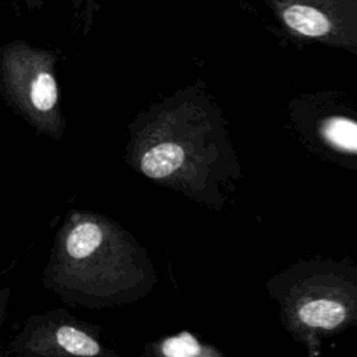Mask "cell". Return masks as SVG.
Here are the masks:
<instances>
[{
    "mask_svg": "<svg viewBox=\"0 0 357 357\" xmlns=\"http://www.w3.org/2000/svg\"><path fill=\"white\" fill-rule=\"evenodd\" d=\"M96 216H79L66 226L57 245L54 278L68 290L99 304L131 291L135 278V243L127 233ZM54 279V280H56Z\"/></svg>",
    "mask_w": 357,
    "mask_h": 357,
    "instance_id": "1",
    "label": "cell"
},
{
    "mask_svg": "<svg viewBox=\"0 0 357 357\" xmlns=\"http://www.w3.org/2000/svg\"><path fill=\"white\" fill-rule=\"evenodd\" d=\"M279 298L289 328L305 339L357 328V266L305 262L286 273Z\"/></svg>",
    "mask_w": 357,
    "mask_h": 357,
    "instance_id": "2",
    "label": "cell"
},
{
    "mask_svg": "<svg viewBox=\"0 0 357 357\" xmlns=\"http://www.w3.org/2000/svg\"><path fill=\"white\" fill-rule=\"evenodd\" d=\"M185 103L159 109L134 142L137 169L151 180L177 188L191 187L190 178L195 177L201 165L209 167L213 146L208 141L213 131L212 121H198L201 113L194 112L192 121L187 123L190 110Z\"/></svg>",
    "mask_w": 357,
    "mask_h": 357,
    "instance_id": "3",
    "label": "cell"
},
{
    "mask_svg": "<svg viewBox=\"0 0 357 357\" xmlns=\"http://www.w3.org/2000/svg\"><path fill=\"white\" fill-rule=\"evenodd\" d=\"M0 73L3 91L13 106L54 135L61 126L56 54L17 39L1 49Z\"/></svg>",
    "mask_w": 357,
    "mask_h": 357,
    "instance_id": "4",
    "label": "cell"
},
{
    "mask_svg": "<svg viewBox=\"0 0 357 357\" xmlns=\"http://www.w3.org/2000/svg\"><path fill=\"white\" fill-rule=\"evenodd\" d=\"M303 120L310 141L339 163L357 170V110L350 102L329 95L314 100Z\"/></svg>",
    "mask_w": 357,
    "mask_h": 357,
    "instance_id": "5",
    "label": "cell"
},
{
    "mask_svg": "<svg viewBox=\"0 0 357 357\" xmlns=\"http://www.w3.org/2000/svg\"><path fill=\"white\" fill-rule=\"evenodd\" d=\"M25 347L35 353H59L74 356H98L102 344L85 329L73 324L49 325L43 333L40 329H32L26 337Z\"/></svg>",
    "mask_w": 357,
    "mask_h": 357,
    "instance_id": "6",
    "label": "cell"
},
{
    "mask_svg": "<svg viewBox=\"0 0 357 357\" xmlns=\"http://www.w3.org/2000/svg\"><path fill=\"white\" fill-rule=\"evenodd\" d=\"M25 10L28 11H38L43 7L46 0H17ZM64 3H67L79 17L84 29L88 31L92 25L95 13L99 11V6L96 3V0H61Z\"/></svg>",
    "mask_w": 357,
    "mask_h": 357,
    "instance_id": "7",
    "label": "cell"
},
{
    "mask_svg": "<svg viewBox=\"0 0 357 357\" xmlns=\"http://www.w3.org/2000/svg\"><path fill=\"white\" fill-rule=\"evenodd\" d=\"M165 354H170V356H194V354H199V344L190 336H180V337H174L166 342V344L163 346Z\"/></svg>",
    "mask_w": 357,
    "mask_h": 357,
    "instance_id": "8",
    "label": "cell"
}]
</instances>
